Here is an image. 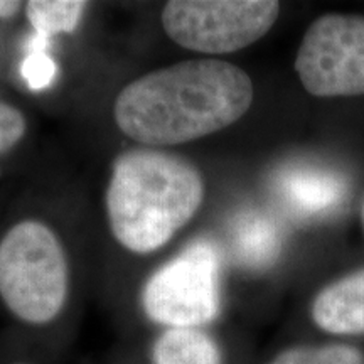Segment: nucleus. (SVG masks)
Segmentation results:
<instances>
[{"instance_id":"f257e3e1","label":"nucleus","mask_w":364,"mask_h":364,"mask_svg":"<svg viewBox=\"0 0 364 364\" xmlns=\"http://www.w3.org/2000/svg\"><path fill=\"white\" fill-rule=\"evenodd\" d=\"M253 83L221 59H189L140 76L118 93L115 122L150 147L186 144L233 125L253 103Z\"/></svg>"},{"instance_id":"f03ea898","label":"nucleus","mask_w":364,"mask_h":364,"mask_svg":"<svg viewBox=\"0 0 364 364\" xmlns=\"http://www.w3.org/2000/svg\"><path fill=\"white\" fill-rule=\"evenodd\" d=\"M204 181L193 164L159 150H130L107 191L112 233L134 253L162 248L199 211Z\"/></svg>"},{"instance_id":"7ed1b4c3","label":"nucleus","mask_w":364,"mask_h":364,"mask_svg":"<svg viewBox=\"0 0 364 364\" xmlns=\"http://www.w3.org/2000/svg\"><path fill=\"white\" fill-rule=\"evenodd\" d=\"M0 297L27 324H49L61 314L68 299L66 255L43 223L22 221L0 241Z\"/></svg>"},{"instance_id":"20e7f679","label":"nucleus","mask_w":364,"mask_h":364,"mask_svg":"<svg viewBox=\"0 0 364 364\" xmlns=\"http://www.w3.org/2000/svg\"><path fill=\"white\" fill-rule=\"evenodd\" d=\"M279 14L275 0H172L162 11V26L182 48L228 54L262 39Z\"/></svg>"},{"instance_id":"39448f33","label":"nucleus","mask_w":364,"mask_h":364,"mask_svg":"<svg viewBox=\"0 0 364 364\" xmlns=\"http://www.w3.org/2000/svg\"><path fill=\"white\" fill-rule=\"evenodd\" d=\"M145 316L166 329L209 324L221 311L220 258L199 241L159 268L142 290Z\"/></svg>"},{"instance_id":"423d86ee","label":"nucleus","mask_w":364,"mask_h":364,"mask_svg":"<svg viewBox=\"0 0 364 364\" xmlns=\"http://www.w3.org/2000/svg\"><path fill=\"white\" fill-rule=\"evenodd\" d=\"M295 71L318 98L364 95V17L327 14L309 26Z\"/></svg>"},{"instance_id":"0eeeda50","label":"nucleus","mask_w":364,"mask_h":364,"mask_svg":"<svg viewBox=\"0 0 364 364\" xmlns=\"http://www.w3.org/2000/svg\"><path fill=\"white\" fill-rule=\"evenodd\" d=\"M277 188L287 206L302 216L329 213L346 198V181L338 172L317 166H292L277 177Z\"/></svg>"},{"instance_id":"6e6552de","label":"nucleus","mask_w":364,"mask_h":364,"mask_svg":"<svg viewBox=\"0 0 364 364\" xmlns=\"http://www.w3.org/2000/svg\"><path fill=\"white\" fill-rule=\"evenodd\" d=\"M312 318L331 334H364V268L324 287L312 304Z\"/></svg>"},{"instance_id":"1a4fd4ad","label":"nucleus","mask_w":364,"mask_h":364,"mask_svg":"<svg viewBox=\"0 0 364 364\" xmlns=\"http://www.w3.org/2000/svg\"><path fill=\"white\" fill-rule=\"evenodd\" d=\"M154 364H223L220 346L198 327L166 329L152 346Z\"/></svg>"},{"instance_id":"9d476101","label":"nucleus","mask_w":364,"mask_h":364,"mask_svg":"<svg viewBox=\"0 0 364 364\" xmlns=\"http://www.w3.org/2000/svg\"><path fill=\"white\" fill-rule=\"evenodd\" d=\"M282 236L279 226L267 216L250 213L236 221L233 230L235 255L248 268H263L280 252Z\"/></svg>"},{"instance_id":"9b49d317","label":"nucleus","mask_w":364,"mask_h":364,"mask_svg":"<svg viewBox=\"0 0 364 364\" xmlns=\"http://www.w3.org/2000/svg\"><path fill=\"white\" fill-rule=\"evenodd\" d=\"M86 2L80 0H31L26 12L41 36L73 33L80 24Z\"/></svg>"},{"instance_id":"f8f14e48","label":"nucleus","mask_w":364,"mask_h":364,"mask_svg":"<svg viewBox=\"0 0 364 364\" xmlns=\"http://www.w3.org/2000/svg\"><path fill=\"white\" fill-rule=\"evenodd\" d=\"M268 364H364V354L353 346H297L285 349Z\"/></svg>"},{"instance_id":"ddd939ff","label":"nucleus","mask_w":364,"mask_h":364,"mask_svg":"<svg viewBox=\"0 0 364 364\" xmlns=\"http://www.w3.org/2000/svg\"><path fill=\"white\" fill-rule=\"evenodd\" d=\"M22 76L31 90H43L56 75V65L43 49H34L22 63Z\"/></svg>"},{"instance_id":"4468645a","label":"nucleus","mask_w":364,"mask_h":364,"mask_svg":"<svg viewBox=\"0 0 364 364\" xmlns=\"http://www.w3.org/2000/svg\"><path fill=\"white\" fill-rule=\"evenodd\" d=\"M26 134V120L19 110L0 102V154L11 150Z\"/></svg>"},{"instance_id":"2eb2a0df","label":"nucleus","mask_w":364,"mask_h":364,"mask_svg":"<svg viewBox=\"0 0 364 364\" xmlns=\"http://www.w3.org/2000/svg\"><path fill=\"white\" fill-rule=\"evenodd\" d=\"M21 11V2L12 0H0V19H12Z\"/></svg>"},{"instance_id":"dca6fc26","label":"nucleus","mask_w":364,"mask_h":364,"mask_svg":"<svg viewBox=\"0 0 364 364\" xmlns=\"http://www.w3.org/2000/svg\"><path fill=\"white\" fill-rule=\"evenodd\" d=\"M363 223H364V203H363Z\"/></svg>"},{"instance_id":"f3484780","label":"nucleus","mask_w":364,"mask_h":364,"mask_svg":"<svg viewBox=\"0 0 364 364\" xmlns=\"http://www.w3.org/2000/svg\"><path fill=\"white\" fill-rule=\"evenodd\" d=\"M16 364H27V363H16Z\"/></svg>"}]
</instances>
